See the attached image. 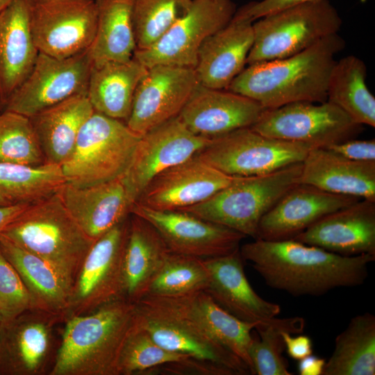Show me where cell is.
I'll use <instances>...</instances> for the list:
<instances>
[{
    "mask_svg": "<svg viewBox=\"0 0 375 375\" xmlns=\"http://www.w3.org/2000/svg\"><path fill=\"white\" fill-rule=\"evenodd\" d=\"M240 252L267 285L294 297H319L361 285L375 260L374 255L344 256L294 239L256 238L240 246Z\"/></svg>",
    "mask_w": 375,
    "mask_h": 375,
    "instance_id": "cell-1",
    "label": "cell"
},
{
    "mask_svg": "<svg viewBox=\"0 0 375 375\" xmlns=\"http://www.w3.org/2000/svg\"><path fill=\"white\" fill-rule=\"evenodd\" d=\"M344 46V40L335 33L297 54L249 65L227 90L256 101L265 109L296 101L325 102L335 56Z\"/></svg>",
    "mask_w": 375,
    "mask_h": 375,
    "instance_id": "cell-2",
    "label": "cell"
},
{
    "mask_svg": "<svg viewBox=\"0 0 375 375\" xmlns=\"http://www.w3.org/2000/svg\"><path fill=\"white\" fill-rule=\"evenodd\" d=\"M138 318V304L119 298L67 319L50 374L119 375L120 355Z\"/></svg>",
    "mask_w": 375,
    "mask_h": 375,
    "instance_id": "cell-3",
    "label": "cell"
},
{
    "mask_svg": "<svg viewBox=\"0 0 375 375\" xmlns=\"http://www.w3.org/2000/svg\"><path fill=\"white\" fill-rule=\"evenodd\" d=\"M1 235L45 260L72 286L95 242L76 223L58 192L30 203Z\"/></svg>",
    "mask_w": 375,
    "mask_h": 375,
    "instance_id": "cell-4",
    "label": "cell"
},
{
    "mask_svg": "<svg viewBox=\"0 0 375 375\" xmlns=\"http://www.w3.org/2000/svg\"><path fill=\"white\" fill-rule=\"evenodd\" d=\"M301 168L299 162L267 174L240 177L209 199L180 210L256 239L261 219L299 183Z\"/></svg>",
    "mask_w": 375,
    "mask_h": 375,
    "instance_id": "cell-5",
    "label": "cell"
},
{
    "mask_svg": "<svg viewBox=\"0 0 375 375\" xmlns=\"http://www.w3.org/2000/svg\"><path fill=\"white\" fill-rule=\"evenodd\" d=\"M253 22V43L247 59L253 65L297 54L338 33L342 19L328 0L307 1Z\"/></svg>",
    "mask_w": 375,
    "mask_h": 375,
    "instance_id": "cell-6",
    "label": "cell"
},
{
    "mask_svg": "<svg viewBox=\"0 0 375 375\" xmlns=\"http://www.w3.org/2000/svg\"><path fill=\"white\" fill-rule=\"evenodd\" d=\"M141 137L122 120L94 111L61 165L66 183L85 186L122 176Z\"/></svg>",
    "mask_w": 375,
    "mask_h": 375,
    "instance_id": "cell-7",
    "label": "cell"
},
{
    "mask_svg": "<svg viewBox=\"0 0 375 375\" xmlns=\"http://www.w3.org/2000/svg\"><path fill=\"white\" fill-rule=\"evenodd\" d=\"M312 148L306 144L270 138L247 127L211 139L196 155L226 174L249 177L302 162Z\"/></svg>",
    "mask_w": 375,
    "mask_h": 375,
    "instance_id": "cell-8",
    "label": "cell"
},
{
    "mask_svg": "<svg viewBox=\"0 0 375 375\" xmlns=\"http://www.w3.org/2000/svg\"><path fill=\"white\" fill-rule=\"evenodd\" d=\"M251 128L270 138L321 148L356 138L363 130L362 125L327 101H296L265 109Z\"/></svg>",
    "mask_w": 375,
    "mask_h": 375,
    "instance_id": "cell-9",
    "label": "cell"
},
{
    "mask_svg": "<svg viewBox=\"0 0 375 375\" xmlns=\"http://www.w3.org/2000/svg\"><path fill=\"white\" fill-rule=\"evenodd\" d=\"M232 0H192L188 11L151 46L133 57L147 69L156 65L195 68L199 49L227 25L236 11Z\"/></svg>",
    "mask_w": 375,
    "mask_h": 375,
    "instance_id": "cell-10",
    "label": "cell"
},
{
    "mask_svg": "<svg viewBox=\"0 0 375 375\" xmlns=\"http://www.w3.org/2000/svg\"><path fill=\"white\" fill-rule=\"evenodd\" d=\"M92 65L89 49L64 58L39 52L30 74L3 110L30 117L67 99L87 94Z\"/></svg>",
    "mask_w": 375,
    "mask_h": 375,
    "instance_id": "cell-11",
    "label": "cell"
},
{
    "mask_svg": "<svg viewBox=\"0 0 375 375\" xmlns=\"http://www.w3.org/2000/svg\"><path fill=\"white\" fill-rule=\"evenodd\" d=\"M126 219L97 239L72 286L66 318L90 313L122 297Z\"/></svg>",
    "mask_w": 375,
    "mask_h": 375,
    "instance_id": "cell-12",
    "label": "cell"
},
{
    "mask_svg": "<svg viewBox=\"0 0 375 375\" xmlns=\"http://www.w3.org/2000/svg\"><path fill=\"white\" fill-rule=\"evenodd\" d=\"M30 26L36 47L64 58L91 46L97 26L95 0H32Z\"/></svg>",
    "mask_w": 375,
    "mask_h": 375,
    "instance_id": "cell-13",
    "label": "cell"
},
{
    "mask_svg": "<svg viewBox=\"0 0 375 375\" xmlns=\"http://www.w3.org/2000/svg\"><path fill=\"white\" fill-rule=\"evenodd\" d=\"M140 307L187 322L210 335L253 369L249 349L251 331L258 325L243 322L219 306L205 290L179 297L145 296Z\"/></svg>",
    "mask_w": 375,
    "mask_h": 375,
    "instance_id": "cell-14",
    "label": "cell"
},
{
    "mask_svg": "<svg viewBox=\"0 0 375 375\" xmlns=\"http://www.w3.org/2000/svg\"><path fill=\"white\" fill-rule=\"evenodd\" d=\"M210 141L190 131L178 116L142 135L122 176L133 203L153 177L193 157Z\"/></svg>",
    "mask_w": 375,
    "mask_h": 375,
    "instance_id": "cell-15",
    "label": "cell"
},
{
    "mask_svg": "<svg viewBox=\"0 0 375 375\" xmlns=\"http://www.w3.org/2000/svg\"><path fill=\"white\" fill-rule=\"evenodd\" d=\"M194 68L156 65L139 83L126 124L143 135L177 117L199 85Z\"/></svg>",
    "mask_w": 375,
    "mask_h": 375,
    "instance_id": "cell-16",
    "label": "cell"
},
{
    "mask_svg": "<svg viewBox=\"0 0 375 375\" xmlns=\"http://www.w3.org/2000/svg\"><path fill=\"white\" fill-rule=\"evenodd\" d=\"M131 213L151 224L171 251L201 259L231 253L240 249L246 238L228 227L180 210H158L135 203Z\"/></svg>",
    "mask_w": 375,
    "mask_h": 375,
    "instance_id": "cell-17",
    "label": "cell"
},
{
    "mask_svg": "<svg viewBox=\"0 0 375 375\" xmlns=\"http://www.w3.org/2000/svg\"><path fill=\"white\" fill-rule=\"evenodd\" d=\"M240 177L226 174L195 155L153 177L135 203L158 210H181L209 199Z\"/></svg>",
    "mask_w": 375,
    "mask_h": 375,
    "instance_id": "cell-18",
    "label": "cell"
},
{
    "mask_svg": "<svg viewBox=\"0 0 375 375\" xmlns=\"http://www.w3.org/2000/svg\"><path fill=\"white\" fill-rule=\"evenodd\" d=\"M293 239L344 256H375V201L362 199L331 212Z\"/></svg>",
    "mask_w": 375,
    "mask_h": 375,
    "instance_id": "cell-19",
    "label": "cell"
},
{
    "mask_svg": "<svg viewBox=\"0 0 375 375\" xmlns=\"http://www.w3.org/2000/svg\"><path fill=\"white\" fill-rule=\"evenodd\" d=\"M359 199L297 183L262 217L257 238L272 241L293 239L322 217Z\"/></svg>",
    "mask_w": 375,
    "mask_h": 375,
    "instance_id": "cell-20",
    "label": "cell"
},
{
    "mask_svg": "<svg viewBox=\"0 0 375 375\" xmlns=\"http://www.w3.org/2000/svg\"><path fill=\"white\" fill-rule=\"evenodd\" d=\"M265 110L245 96L199 85L178 117L193 133L212 139L251 127Z\"/></svg>",
    "mask_w": 375,
    "mask_h": 375,
    "instance_id": "cell-21",
    "label": "cell"
},
{
    "mask_svg": "<svg viewBox=\"0 0 375 375\" xmlns=\"http://www.w3.org/2000/svg\"><path fill=\"white\" fill-rule=\"evenodd\" d=\"M209 282L206 292L222 308L248 323H266L281 312L278 304L260 297L251 286L244 270L240 249L203 259Z\"/></svg>",
    "mask_w": 375,
    "mask_h": 375,
    "instance_id": "cell-22",
    "label": "cell"
},
{
    "mask_svg": "<svg viewBox=\"0 0 375 375\" xmlns=\"http://www.w3.org/2000/svg\"><path fill=\"white\" fill-rule=\"evenodd\" d=\"M58 192L76 223L94 241L126 220L133 205L122 176L92 185L65 183Z\"/></svg>",
    "mask_w": 375,
    "mask_h": 375,
    "instance_id": "cell-23",
    "label": "cell"
},
{
    "mask_svg": "<svg viewBox=\"0 0 375 375\" xmlns=\"http://www.w3.org/2000/svg\"><path fill=\"white\" fill-rule=\"evenodd\" d=\"M138 308L140 326L167 350L219 365L233 370L237 375L251 374L240 358L194 325L143 308L138 304Z\"/></svg>",
    "mask_w": 375,
    "mask_h": 375,
    "instance_id": "cell-24",
    "label": "cell"
},
{
    "mask_svg": "<svg viewBox=\"0 0 375 375\" xmlns=\"http://www.w3.org/2000/svg\"><path fill=\"white\" fill-rule=\"evenodd\" d=\"M253 43V22L235 12L201 45L194 70L200 85L227 90L243 70Z\"/></svg>",
    "mask_w": 375,
    "mask_h": 375,
    "instance_id": "cell-25",
    "label": "cell"
},
{
    "mask_svg": "<svg viewBox=\"0 0 375 375\" xmlns=\"http://www.w3.org/2000/svg\"><path fill=\"white\" fill-rule=\"evenodd\" d=\"M0 326V374L33 375L42 370L51 345V325L57 318L32 311Z\"/></svg>",
    "mask_w": 375,
    "mask_h": 375,
    "instance_id": "cell-26",
    "label": "cell"
},
{
    "mask_svg": "<svg viewBox=\"0 0 375 375\" xmlns=\"http://www.w3.org/2000/svg\"><path fill=\"white\" fill-rule=\"evenodd\" d=\"M31 1L15 0L0 11V98L3 106L27 78L39 53L30 26Z\"/></svg>",
    "mask_w": 375,
    "mask_h": 375,
    "instance_id": "cell-27",
    "label": "cell"
},
{
    "mask_svg": "<svg viewBox=\"0 0 375 375\" xmlns=\"http://www.w3.org/2000/svg\"><path fill=\"white\" fill-rule=\"evenodd\" d=\"M299 183L375 201V161H356L313 147L302 162Z\"/></svg>",
    "mask_w": 375,
    "mask_h": 375,
    "instance_id": "cell-28",
    "label": "cell"
},
{
    "mask_svg": "<svg viewBox=\"0 0 375 375\" xmlns=\"http://www.w3.org/2000/svg\"><path fill=\"white\" fill-rule=\"evenodd\" d=\"M0 250L18 272L31 297V311L67 317L72 285L45 260L0 237Z\"/></svg>",
    "mask_w": 375,
    "mask_h": 375,
    "instance_id": "cell-29",
    "label": "cell"
},
{
    "mask_svg": "<svg viewBox=\"0 0 375 375\" xmlns=\"http://www.w3.org/2000/svg\"><path fill=\"white\" fill-rule=\"evenodd\" d=\"M123 256L122 297L140 301L170 250L155 227L132 214Z\"/></svg>",
    "mask_w": 375,
    "mask_h": 375,
    "instance_id": "cell-30",
    "label": "cell"
},
{
    "mask_svg": "<svg viewBox=\"0 0 375 375\" xmlns=\"http://www.w3.org/2000/svg\"><path fill=\"white\" fill-rule=\"evenodd\" d=\"M94 111L87 94H80L29 117L46 162L61 166L66 161L82 126Z\"/></svg>",
    "mask_w": 375,
    "mask_h": 375,
    "instance_id": "cell-31",
    "label": "cell"
},
{
    "mask_svg": "<svg viewBox=\"0 0 375 375\" xmlns=\"http://www.w3.org/2000/svg\"><path fill=\"white\" fill-rule=\"evenodd\" d=\"M148 69L133 57L92 65L87 97L94 111L119 120L129 117L135 90Z\"/></svg>",
    "mask_w": 375,
    "mask_h": 375,
    "instance_id": "cell-32",
    "label": "cell"
},
{
    "mask_svg": "<svg viewBox=\"0 0 375 375\" xmlns=\"http://www.w3.org/2000/svg\"><path fill=\"white\" fill-rule=\"evenodd\" d=\"M97 26L89 48L93 65L126 62L136 49L133 19L134 0H95Z\"/></svg>",
    "mask_w": 375,
    "mask_h": 375,
    "instance_id": "cell-33",
    "label": "cell"
},
{
    "mask_svg": "<svg viewBox=\"0 0 375 375\" xmlns=\"http://www.w3.org/2000/svg\"><path fill=\"white\" fill-rule=\"evenodd\" d=\"M375 374V316H354L337 335L322 375Z\"/></svg>",
    "mask_w": 375,
    "mask_h": 375,
    "instance_id": "cell-34",
    "label": "cell"
},
{
    "mask_svg": "<svg viewBox=\"0 0 375 375\" xmlns=\"http://www.w3.org/2000/svg\"><path fill=\"white\" fill-rule=\"evenodd\" d=\"M367 67L355 56H348L335 63L327 89V101L343 110L360 125L375 126V98L367 83Z\"/></svg>",
    "mask_w": 375,
    "mask_h": 375,
    "instance_id": "cell-35",
    "label": "cell"
},
{
    "mask_svg": "<svg viewBox=\"0 0 375 375\" xmlns=\"http://www.w3.org/2000/svg\"><path fill=\"white\" fill-rule=\"evenodd\" d=\"M66 183L60 165L0 162V192L14 203H31L56 192Z\"/></svg>",
    "mask_w": 375,
    "mask_h": 375,
    "instance_id": "cell-36",
    "label": "cell"
},
{
    "mask_svg": "<svg viewBox=\"0 0 375 375\" xmlns=\"http://www.w3.org/2000/svg\"><path fill=\"white\" fill-rule=\"evenodd\" d=\"M301 317L279 318L258 324L255 329L259 339L253 338L249 349L253 374L257 375H291L287 360L283 356L285 343L282 332L301 334L305 328Z\"/></svg>",
    "mask_w": 375,
    "mask_h": 375,
    "instance_id": "cell-37",
    "label": "cell"
},
{
    "mask_svg": "<svg viewBox=\"0 0 375 375\" xmlns=\"http://www.w3.org/2000/svg\"><path fill=\"white\" fill-rule=\"evenodd\" d=\"M208 282V272L203 259L170 251L145 296H183L206 290Z\"/></svg>",
    "mask_w": 375,
    "mask_h": 375,
    "instance_id": "cell-38",
    "label": "cell"
},
{
    "mask_svg": "<svg viewBox=\"0 0 375 375\" xmlns=\"http://www.w3.org/2000/svg\"><path fill=\"white\" fill-rule=\"evenodd\" d=\"M0 162L40 165L46 162L28 117L0 112Z\"/></svg>",
    "mask_w": 375,
    "mask_h": 375,
    "instance_id": "cell-39",
    "label": "cell"
},
{
    "mask_svg": "<svg viewBox=\"0 0 375 375\" xmlns=\"http://www.w3.org/2000/svg\"><path fill=\"white\" fill-rule=\"evenodd\" d=\"M192 0H134L135 50L153 44L189 9Z\"/></svg>",
    "mask_w": 375,
    "mask_h": 375,
    "instance_id": "cell-40",
    "label": "cell"
},
{
    "mask_svg": "<svg viewBox=\"0 0 375 375\" xmlns=\"http://www.w3.org/2000/svg\"><path fill=\"white\" fill-rule=\"evenodd\" d=\"M192 358L170 351L156 343L138 322L123 347L119 375H131L171 363H182Z\"/></svg>",
    "mask_w": 375,
    "mask_h": 375,
    "instance_id": "cell-41",
    "label": "cell"
},
{
    "mask_svg": "<svg viewBox=\"0 0 375 375\" xmlns=\"http://www.w3.org/2000/svg\"><path fill=\"white\" fill-rule=\"evenodd\" d=\"M31 310L29 293L17 270L0 250V317L12 319Z\"/></svg>",
    "mask_w": 375,
    "mask_h": 375,
    "instance_id": "cell-42",
    "label": "cell"
},
{
    "mask_svg": "<svg viewBox=\"0 0 375 375\" xmlns=\"http://www.w3.org/2000/svg\"><path fill=\"white\" fill-rule=\"evenodd\" d=\"M329 150L346 158L356 161H375V140L352 138L332 144Z\"/></svg>",
    "mask_w": 375,
    "mask_h": 375,
    "instance_id": "cell-43",
    "label": "cell"
},
{
    "mask_svg": "<svg viewBox=\"0 0 375 375\" xmlns=\"http://www.w3.org/2000/svg\"><path fill=\"white\" fill-rule=\"evenodd\" d=\"M314 0H261L244 5L235 12L238 15L254 22L268 14L296 4Z\"/></svg>",
    "mask_w": 375,
    "mask_h": 375,
    "instance_id": "cell-44",
    "label": "cell"
},
{
    "mask_svg": "<svg viewBox=\"0 0 375 375\" xmlns=\"http://www.w3.org/2000/svg\"><path fill=\"white\" fill-rule=\"evenodd\" d=\"M282 337L285 343V349L292 359L299 360L312 354V340L308 335L292 336V334L283 331Z\"/></svg>",
    "mask_w": 375,
    "mask_h": 375,
    "instance_id": "cell-45",
    "label": "cell"
},
{
    "mask_svg": "<svg viewBox=\"0 0 375 375\" xmlns=\"http://www.w3.org/2000/svg\"><path fill=\"white\" fill-rule=\"evenodd\" d=\"M326 360L310 354L298 362V372L300 375H322Z\"/></svg>",
    "mask_w": 375,
    "mask_h": 375,
    "instance_id": "cell-46",
    "label": "cell"
},
{
    "mask_svg": "<svg viewBox=\"0 0 375 375\" xmlns=\"http://www.w3.org/2000/svg\"><path fill=\"white\" fill-rule=\"evenodd\" d=\"M30 203H19L0 206V237L6 228L22 212Z\"/></svg>",
    "mask_w": 375,
    "mask_h": 375,
    "instance_id": "cell-47",
    "label": "cell"
},
{
    "mask_svg": "<svg viewBox=\"0 0 375 375\" xmlns=\"http://www.w3.org/2000/svg\"><path fill=\"white\" fill-rule=\"evenodd\" d=\"M15 204L0 192V206Z\"/></svg>",
    "mask_w": 375,
    "mask_h": 375,
    "instance_id": "cell-48",
    "label": "cell"
},
{
    "mask_svg": "<svg viewBox=\"0 0 375 375\" xmlns=\"http://www.w3.org/2000/svg\"><path fill=\"white\" fill-rule=\"evenodd\" d=\"M15 0H0V11L9 6Z\"/></svg>",
    "mask_w": 375,
    "mask_h": 375,
    "instance_id": "cell-49",
    "label": "cell"
},
{
    "mask_svg": "<svg viewBox=\"0 0 375 375\" xmlns=\"http://www.w3.org/2000/svg\"><path fill=\"white\" fill-rule=\"evenodd\" d=\"M3 108H4L3 104V103H2L1 100V98H0V112L3 110Z\"/></svg>",
    "mask_w": 375,
    "mask_h": 375,
    "instance_id": "cell-50",
    "label": "cell"
},
{
    "mask_svg": "<svg viewBox=\"0 0 375 375\" xmlns=\"http://www.w3.org/2000/svg\"><path fill=\"white\" fill-rule=\"evenodd\" d=\"M1 322H2V319H1V318L0 317V326H1Z\"/></svg>",
    "mask_w": 375,
    "mask_h": 375,
    "instance_id": "cell-51",
    "label": "cell"
}]
</instances>
